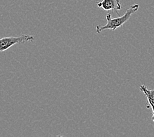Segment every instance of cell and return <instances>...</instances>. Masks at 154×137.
Returning a JSON list of instances; mask_svg holds the SVG:
<instances>
[{
  "label": "cell",
  "mask_w": 154,
  "mask_h": 137,
  "mask_svg": "<svg viewBox=\"0 0 154 137\" xmlns=\"http://www.w3.org/2000/svg\"><path fill=\"white\" fill-rule=\"evenodd\" d=\"M138 9L139 5L137 3H134L127 9L126 12L122 16L113 18L112 17V15L110 13H108L106 17L107 23L104 26L97 24L96 26V32L99 34L105 30H112L115 31L117 28L122 27L125 23H127L129 20L132 15L137 12Z\"/></svg>",
  "instance_id": "cell-1"
},
{
  "label": "cell",
  "mask_w": 154,
  "mask_h": 137,
  "mask_svg": "<svg viewBox=\"0 0 154 137\" xmlns=\"http://www.w3.org/2000/svg\"><path fill=\"white\" fill-rule=\"evenodd\" d=\"M34 36L29 34H22L19 36L3 37L0 40V51H4L15 44L33 42Z\"/></svg>",
  "instance_id": "cell-2"
},
{
  "label": "cell",
  "mask_w": 154,
  "mask_h": 137,
  "mask_svg": "<svg viewBox=\"0 0 154 137\" xmlns=\"http://www.w3.org/2000/svg\"><path fill=\"white\" fill-rule=\"evenodd\" d=\"M97 6L105 11H113L119 15L118 11L122 9L119 0H100L97 3Z\"/></svg>",
  "instance_id": "cell-3"
},
{
  "label": "cell",
  "mask_w": 154,
  "mask_h": 137,
  "mask_svg": "<svg viewBox=\"0 0 154 137\" xmlns=\"http://www.w3.org/2000/svg\"><path fill=\"white\" fill-rule=\"evenodd\" d=\"M140 90L147 98L148 104H146V106L149 104H154V90L148 89L147 86H145L144 84L140 85Z\"/></svg>",
  "instance_id": "cell-4"
},
{
  "label": "cell",
  "mask_w": 154,
  "mask_h": 137,
  "mask_svg": "<svg viewBox=\"0 0 154 137\" xmlns=\"http://www.w3.org/2000/svg\"><path fill=\"white\" fill-rule=\"evenodd\" d=\"M147 108H149V107H151L152 109V121L154 122V104H149L147 106Z\"/></svg>",
  "instance_id": "cell-5"
}]
</instances>
